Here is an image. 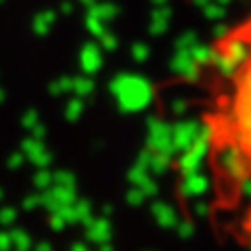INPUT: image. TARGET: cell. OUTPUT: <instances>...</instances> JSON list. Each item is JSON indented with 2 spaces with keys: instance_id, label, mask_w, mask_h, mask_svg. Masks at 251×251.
Instances as JSON below:
<instances>
[{
  "instance_id": "obj_1",
  "label": "cell",
  "mask_w": 251,
  "mask_h": 251,
  "mask_svg": "<svg viewBox=\"0 0 251 251\" xmlns=\"http://www.w3.org/2000/svg\"><path fill=\"white\" fill-rule=\"evenodd\" d=\"M205 211L216 237L251 251V13L211 40L188 80Z\"/></svg>"
}]
</instances>
